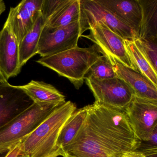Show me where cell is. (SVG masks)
<instances>
[{"instance_id":"6da1fadb","label":"cell","mask_w":157,"mask_h":157,"mask_svg":"<svg viewBox=\"0 0 157 157\" xmlns=\"http://www.w3.org/2000/svg\"><path fill=\"white\" fill-rule=\"evenodd\" d=\"M85 107V119L62 157H123L140 146L124 111L95 102Z\"/></svg>"},{"instance_id":"5b68a950","label":"cell","mask_w":157,"mask_h":157,"mask_svg":"<svg viewBox=\"0 0 157 157\" xmlns=\"http://www.w3.org/2000/svg\"><path fill=\"white\" fill-rule=\"evenodd\" d=\"M86 19L59 28L44 26L37 47L41 57L52 56L78 46L82 34L88 30Z\"/></svg>"},{"instance_id":"9a60e30c","label":"cell","mask_w":157,"mask_h":157,"mask_svg":"<svg viewBox=\"0 0 157 157\" xmlns=\"http://www.w3.org/2000/svg\"><path fill=\"white\" fill-rule=\"evenodd\" d=\"M141 20L137 38L157 40V0H138Z\"/></svg>"},{"instance_id":"4fadbf2b","label":"cell","mask_w":157,"mask_h":157,"mask_svg":"<svg viewBox=\"0 0 157 157\" xmlns=\"http://www.w3.org/2000/svg\"><path fill=\"white\" fill-rule=\"evenodd\" d=\"M117 78L124 81L131 88L135 96L149 101H157V86L147 77L128 67L116 59H109Z\"/></svg>"},{"instance_id":"ffe728a7","label":"cell","mask_w":157,"mask_h":157,"mask_svg":"<svg viewBox=\"0 0 157 157\" xmlns=\"http://www.w3.org/2000/svg\"><path fill=\"white\" fill-rule=\"evenodd\" d=\"M86 114L85 106L76 110L65 123L57 140L58 146L61 151L74 138L81 127L86 117Z\"/></svg>"},{"instance_id":"ac0fdd59","label":"cell","mask_w":157,"mask_h":157,"mask_svg":"<svg viewBox=\"0 0 157 157\" xmlns=\"http://www.w3.org/2000/svg\"><path fill=\"white\" fill-rule=\"evenodd\" d=\"M44 26L43 18L40 14L33 29L24 37L19 44V63L21 68L37 54L38 42Z\"/></svg>"},{"instance_id":"44dd1931","label":"cell","mask_w":157,"mask_h":157,"mask_svg":"<svg viewBox=\"0 0 157 157\" xmlns=\"http://www.w3.org/2000/svg\"><path fill=\"white\" fill-rule=\"evenodd\" d=\"M133 40L139 50L157 73V40L140 38Z\"/></svg>"},{"instance_id":"83f0119b","label":"cell","mask_w":157,"mask_h":157,"mask_svg":"<svg viewBox=\"0 0 157 157\" xmlns=\"http://www.w3.org/2000/svg\"><path fill=\"white\" fill-rule=\"evenodd\" d=\"M10 151H2L0 152V157H6L7 154L9 153Z\"/></svg>"},{"instance_id":"277c9868","label":"cell","mask_w":157,"mask_h":157,"mask_svg":"<svg viewBox=\"0 0 157 157\" xmlns=\"http://www.w3.org/2000/svg\"><path fill=\"white\" fill-rule=\"evenodd\" d=\"M64 103L34 102L0 128V152L11 150L19 145L56 108Z\"/></svg>"},{"instance_id":"52a82bcc","label":"cell","mask_w":157,"mask_h":157,"mask_svg":"<svg viewBox=\"0 0 157 157\" xmlns=\"http://www.w3.org/2000/svg\"><path fill=\"white\" fill-rule=\"evenodd\" d=\"M90 33L82 36L94 43L100 53L107 59H115L134 69L128 56L124 38L100 22L88 23ZM135 70V69H134Z\"/></svg>"},{"instance_id":"cb8c5ba5","label":"cell","mask_w":157,"mask_h":157,"mask_svg":"<svg viewBox=\"0 0 157 157\" xmlns=\"http://www.w3.org/2000/svg\"><path fill=\"white\" fill-rule=\"evenodd\" d=\"M22 154L21 144H19L13 149L11 150L6 157H19Z\"/></svg>"},{"instance_id":"484cf974","label":"cell","mask_w":157,"mask_h":157,"mask_svg":"<svg viewBox=\"0 0 157 157\" xmlns=\"http://www.w3.org/2000/svg\"><path fill=\"white\" fill-rule=\"evenodd\" d=\"M6 10V6L4 1L0 0V16Z\"/></svg>"},{"instance_id":"ba28073f","label":"cell","mask_w":157,"mask_h":157,"mask_svg":"<svg viewBox=\"0 0 157 157\" xmlns=\"http://www.w3.org/2000/svg\"><path fill=\"white\" fill-rule=\"evenodd\" d=\"M124 111L137 136L141 141L148 140L157 128V101L135 95Z\"/></svg>"},{"instance_id":"4316f807","label":"cell","mask_w":157,"mask_h":157,"mask_svg":"<svg viewBox=\"0 0 157 157\" xmlns=\"http://www.w3.org/2000/svg\"><path fill=\"white\" fill-rule=\"evenodd\" d=\"M7 82H8V81L6 80V79L4 78L0 69V83H6Z\"/></svg>"},{"instance_id":"5bb4252c","label":"cell","mask_w":157,"mask_h":157,"mask_svg":"<svg viewBox=\"0 0 157 157\" xmlns=\"http://www.w3.org/2000/svg\"><path fill=\"white\" fill-rule=\"evenodd\" d=\"M97 1L132 29L138 38L141 20V11L138 0Z\"/></svg>"},{"instance_id":"7402d4cb","label":"cell","mask_w":157,"mask_h":157,"mask_svg":"<svg viewBox=\"0 0 157 157\" xmlns=\"http://www.w3.org/2000/svg\"><path fill=\"white\" fill-rule=\"evenodd\" d=\"M86 77L101 80L117 77L114 71L113 65L104 56L91 67Z\"/></svg>"},{"instance_id":"d6986e66","label":"cell","mask_w":157,"mask_h":157,"mask_svg":"<svg viewBox=\"0 0 157 157\" xmlns=\"http://www.w3.org/2000/svg\"><path fill=\"white\" fill-rule=\"evenodd\" d=\"M126 50L135 70L145 75L157 86V73L153 70L147 59L131 39H124Z\"/></svg>"},{"instance_id":"3957f363","label":"cell","mask_w":157,"mask_h":157,"mask_svg":"<svg viewBox=\"0 0 157 157\" xmlns=\"http://www.w3.org/2000/svg\"><path fill=\"white\" fill-rule=\"evenodd\" d=\"M95 45L82 48L77 46L52 56L43 57L36 60L38 64L56 71L67 78L79 89L83 83L91 67L103 56Z\"/></svg>"},{"instance_id":"30bf717a","label":"cell","mask_w":157,"mask_h":157,"mask_svg":"<svg viewBox=\"0 0 157 157\" xmlns=\"http://www.w3.org/2000/svg\"><path fill=\"white\" fill-rule=\"evenodd\" d=\"M34 101L19 86L0 83V128L21 113Z\"/></svg>"},{"instance_id":"8fae6325","label":"cell","mask_w":157,"mask_h":157,"mask_svg":"<svg viewBox=\"0 0 157 157\" xmlns=\"http://www.w3.org/2000/svg\"><path fill=\"white\" fill-rule=\"evenodd\" d=\"M82 8L87 23L103 24L124 39H136L132 29L116 17L97 0H81Z\"/></svg>"},{"instance_id":"8992f818","label":"cell","mask_w":157,"mask_h":157,"mask_svg":"<svg viewBox=\"0 0 157 157\" xmlns=\"http://www.w3.org/2000/svg\"><path fill=\"white\" fill-rule=\"evenodd\" d=\"M84 80L95 102L107 107L124 111L135 96L131 88L117 77L101 80L86 77Z\"/></svg>"},{"instance_id":"7a4b0ae2","label":"cell","mask_w":157,"mask_h":157,"mask_svg":"<svg viewBox=\"0 0 157 157\" xmlns=\"http://www.w3.org/2000/svg\"><path fill=\"white\" fill-rule=\"evenodd\" d=\"M77 110L71 101L56 108L31 134L20 143L25 157H58L62 151L57 140L63 126Z\"/></svg>"},{"instance_id":"9c48e42d","label":"cell","mask_w":157,"mask_h":157,"mask_svg":"<svg viewBox=\"0 0 157 157\" xmlns=\"http://www.w3.org/2000/svg\"><path fill=\"white\" fill-rule=\"evenodd\" d=\"M0 69L6 80L17 76L21 68L19 63V44L15 38L9 14L0 32Z\"/></svg>"},{"instance_id":"2e32d148","label":"cell","mask_w":157,"mask_h":157,"mask_svg":"<svg viewBox=\"0 0 157 157\" xmlns=\"http://www.w3.org/2000/svg\"><path fill=\"white\" fill-rule=\"evenodd\" d=\"M33 101L34 102H66V98L53 85L43 82L32 80L23 86H19Z\"/></svg>"},{"instance_id":"603a6c76","label":"cell","mask_w":157,"mask_h":157,"mask_svg":"<svg viewBox=\"0 0 157 157\" xmlns=\"http://www.w3.org/2000/svg\"><path fill=\"white\" fill-rule=\"evenodd\" d=\"M69 0H43L41 14L44 25Z\"/></svg>"},{"instance_id":"7c38bea8","label":"cell","mask_w":157,"mask_h":157,"mask_svg":"<svg viewBox=\"0 0 157 157\" xmlns=\"http://www.w3.org/2000/svg\"><path fill=\"white\" fill-rule=\"evenodd\" d=\"M43 0H23L16 7L11 8L10 13L13 32L19 44L33 29L41 14Z\"/></svg>"},{"instance_id":"f1b7e54d","label":"cell","mask_w":157,"mask_h":157,"mask_svg":"<svg viewBox=\"0 0 157 157\" xmlns=\"http://www.w3.org/2000/svg\"><path fill=\"white\" fill-rule=\"evenodd\" d=\"M19 157H25L24 156H23V154H22L21 155V156H20Z\"/></svg>"},{"instance_id":"e0dca14e","label":"cell","mask_w":157,"mask_h":157,"mask_svg":"<svg viewBox=\"0 0 157 157\" xmlns=\"http://www.w3.org/2000/svg\"><path fill=\"white\" fill-rule=\"evenodd\" d=\"M85 19L82 8L81 0H69L44 26L50 28H59Z\"/></svg>"},{"instance_id":"d4e9b609","label":"cell","mask_w":157,"mask_h":157,"mask_svg":"<svg viewBox=\"0 0 157 157\" xmlns=\"http://www.w3.org/2000/svg\"><path fill=\"white\" fill-rule=\"evenodd\" d=\"M123 157H146L145 155L138 151L135 150L130 152H127L125 154Z\"/></svg>"}]
</instances>
